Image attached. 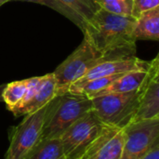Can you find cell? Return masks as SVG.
Listing matches in <instances>:
<instances>
[{
	"instance_id": "cell-20",
	"label": "cell",
	"mask_w": 159,
	"mask_h": 159,
	"mask_svg": "<svg viewBox=\"0 0 159 159\" xmlns=\"http://www.w3.org/2000/svg\"><path fill=\"white\" fill-rule=\"evenodd\" d=\"M140 159H159V145L156 146L148 154Z\"/></svg>"
},
{
	"instance_id": "cell-2",
	"label": "cell",
	"mask_w": 159,
	"mask_h": 159,
	"mask_svg": "<svg viewBox=\"0 0 159 159\" xmlns=\"http://www.w3.org/2000/svg\"><path fill=\"white\" fill-rule=\"evenodd\" d=\"M93 110L69 127L59 138L65 159H89L115 131Z\"/></svg>"
},
{
	"instance_id": "cell-14",
	"label": "cell",
	"mask_w": 159,
	"mask_h": 159,
	"mask_svg": "<svg viewBox=\"0 0 159 159\" xmlns=\"http://www.w3.org/2000/svg\"><path fill=\"white\" fill-rule=\"evenodd\" d=\"M23 159H65L59 138L40 140Z\"/></svg>"
},
{
	"instance_id": "cell-7",
	"label": "cell",
	"mask_w": 159,
	"mask_h": 159,
	"mask_svg": "<svg viewBox=\"0 0 159 159\" xmlns=\"http://www.w3.org/2000/svg\"><path fill=\"white\" fill-rule=\"evenodd\" d=\"M123 129L125 142L121 159H140L159 145V117L135 121Z\"/></svg>"
},
{
	"instance_id": "cell-6",
	"label": "cell",
	"mask_w": 159,
	"mask_h": 159,
	"mask_svg": "<svg viewBox=\"0 0 159 159\" xmlns=\"http://www.w3.org/2000/svg\"><path fill=\"white\" fill-rule=\"evenodd\" d=\"M48 103L24 116L23 120L9 129V145L5 159H23L40 141Z\"/></svg>"
},
{
	"instance_id": "cell-10",
	"label": "cell",
	"mask_w": 159,
	"mask_h": 159,
	"mask_svg": "<svg viewBox=\"0 0 159 159\" xmlns=\"http://www.w3.org/2000/svg\"><path fill=\"white\" fill-rule=\"evenodd\" d=\"M57 96L56 81L53 74L39 76L37 87L34 96L24 104L9 110L15 117L25 116L40 109Z\"/></svg>"
},
{
	"instance_id": "cell-9",
	"label": "cell",
	"mask_w": 159,
	"mask_h": 159,
	"mask_svg": "<svg viewBox=\"0 0 159 159\" xmlns=\"http://www.w3.org/2000/svg\"><path fill=\"white\" fill-rule=\"evenodd\" d=\"M149 65L150 61H143L137 58L136 56L124 59L103 61L96 64L83 77H81L75 82H86L95 78L125 74L134 70L147 69Z\"/></svg>"
},
{
	"instance_id": "cell-11",
	"label": "cell",
	"mask_w": 159,
	"mask_h": 159,
	"mask_svg": "<svg viewBox=\"0 0 159 159\" xmlns=\"http://www.w3.org/2000/svg\"><path fill=\"white\" fill-rule=\"evenodd\" d=\"M148 69L149 67L147 69L134 70L121 75L113 83H111L94 97L111 93H129L139 90L147 77Z\"/></svg>"
},
{
	"instance_id": "cell-4",
	"label": "cell",
	"mask_w": 159,
	"mask_h": 159,
	"mask_svg": "<svg viewBox=\"0 0 159 159\" xmlns=\"http://www.w3.org/2000/svg\"><path fill=\"white\" fill-rule=\"evenodd\" d=\"M140 89L129 93H111L91 98L92 110L105 125L124 129L133 122L139 105Z\"/></svg>"
},
{
	"instance_id": "cell-16",
	"label": "cell",
	"mask_w": 159,
	"mask_h": 159,
	"mask_svg": "<svg viewBox=\"0 0 159 159\" xmlns=\"http://www.w3.org/2000/svg\"><path fill=\"white\" fill-rule=\"evenodd\" d=\"M10 1H23V2H32V3H36L40 5L47 6L57 12L61 13L64 17H66L68 20H70L72 22H74L81 31L84 30V27L86 25L85 20L76 13L75 12L72 8L68 7L66 5H64L62 2L60 0H10Z\"/></svg>"
},
{
	"instance_id": "cell-15",
	"label": "cell",
	"mask_w": 159,
	"mask_h": 159,
	"mask_svg": "<svg viewBox=\"0 0 159 159\" xmlns=\"http://www.w3.org/2000/svg\"><path fill=\"white\" fill-rule=\"evenodd\" d=\"M29 84V78L14 81L6 84L2 93L3 102L6 103L7 110H10L19 105L24 98Z\"/></svg>"
},
{
	"instance_id": "cell-17",
	"label": "cell",
	"mask_w": 159,
	"mask_h": 159,
	"mask_svg": "<svg viewBox=\"0 0 159 159\" xmlns=\"http://www.w3.org/2000/svg\"><path fill=\"white\" fill-rule=\"evenodd\" d=\"M68 7L76 12L87 23L99 9L92 0H60Z\"/></svg>"
},
{
	"instance_id": "cell-1",
	"label": "cell",
	"mask_w": 159,
	"mask_h": 159,
	"mask_svg": "<svg viewBox=\"0 0 159 159\" xmlns=\"http://www.w3.org/2000/svg\"><path fill=\"white\" fill-rule=\"evenodd\" d=\"M136 19L99 8L86 23L84 39L107 58L117 60L136 56L133 28Z\"/></svg>"
},
{
	"instance_id": "cell-18",
	"label": "cell",
	"mask_w": 159,
	"mask_h": 159,
	"mask_svg": "<svg viewBox=\"0 0 159 159\" xmlns=\"http://www.w3.org/2000/svg\"><path fill=\"white\" fill-rule=\"evenodd\" d=\"M99 8L111 13L131 16L132 0H92Z\"/></svg>"
},
{
	"instance_id": "cell-19",
	"label": "cell",
	"mask_w": 159,
	"mask_h": 159,
	"mask_svg": "<svg viewBox=\"0 0 159 159\" xmlns=\"http://www.w3.org/2000/svg\"><path fill=\"white\" fill-rule=\"evenodd\" d=\"M159 7V0H132L131 17L138 19L143 13Z\"/></svg>"
},
{
	"instance_id": "cell-8",
	"label": "cell",
	"mask_w": 159,
	"mask_h": 159,
	"mask_svg": "<svg viewBox=\"0 0 159 159\" xmlns=\"http://www.w3.org/2000/svg\"><path fill=\"white\" fill-rule=\"evenodd\" d=\"M159 117V57L150 61L148 75L140 89L139 105L133 122Z\"/></svg>"
},
{
	"instance_id": "cell-5",
	"label": "cell",
	"mask_w": 159,
	"mask_h": 159,
	"mask_svg": "<svg viewBox=\"0 0 159 159\" xmlns=\"http://www.w3.org/2000/svg\"><path fill=\"white\" fill-rule=\"evenodd\" d=\"M103 61L109 60L96 50L86 39H83L79 47L52 73L56 81L57 95L66 93L73 83Z\"/></svg>"
},
{
	"instance_id": "cell-22",
	"label": "cell",
	"mask_w": 159,
	"mask_h": 159,
	"mask_svg": "<svg viewBox=\"0 0 159 159\" xmlns=\"http://www.w3.org/2000/svg\"><path fill=\"white\" fill-rule=\"evenodd\" d=\"M10 0H0V7L1 6H3L5 3H7V2H9Z\"/></svg>"
},
{
	"instance_id": "cell-21",
	"label": "cell",
	"mask_w": 159,
	"mask_h": 159,
	"mask_svg": "<svg viewBox=\"0 0 159 159\" xmlns=\"http://www.w3.org/2000/svg\"><path fill=\"white\" fill-rule=\"evenodd\" d=\"M6 87V84L4 85H0V102H3V98H2V93H3V90Z\"/></svg>"
},
{
	"instance_id": "cell-3",
	"label": "cell",
	"mask_w": 159,
	"mask_h": 159,
	"mask_svg": "<svg viewBox=\"0 0 159 159\" xmlns=\"http://www.w3.org/2000/svg\"><path fill=\"white\" fill-rule=\"evenodd\" d=\"M92 111V101L85 95L66 92L48 103L40 140L60 138L75 122Z\"/></svg>"
},
{
	"instance_id": "cell-13",
	"label": "cell",
	"mask_w": 159,
	"mask_h": 159,
	"mask_svg": "<svg viewBox=\"0 0 159 159\" xmlns=\"http://www.w3.org/2000/svg\"><path fill=\"white\" fill-rule=\"evenodd\" d=\"M125 136L123 129H116L89 159H121Z\"/></svg>"
},
{
	"instance_id": "cell-12",
	"label": "cell",
	"mask_w": 159,
	"mask_h": 159,
	"mask_svg": "<svg viewBox=\"0 0 159 159\" xmlns=\"http://www.w3.org/2000/svg\"><path fill=\"white\" fill-rule=\"evenodd\" d=\"M135 40H159V7L147 11L136 19L133 28Z\"/></svg>"
}]
</instances>
